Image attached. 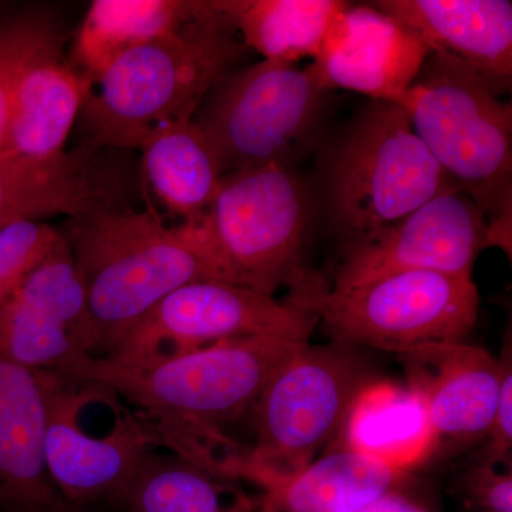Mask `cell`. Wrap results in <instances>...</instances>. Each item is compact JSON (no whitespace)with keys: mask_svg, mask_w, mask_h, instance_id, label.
Segmentation results:
<instances>
[{"mask_svg":"<svg viewBox=\"0 0 512 512\" xmlns=\"http://www.w3.org/2000/svg\"><path fill=\"white\" fill-rule=\"evenodd\" d=\"M400 357L437 444L468 446L487 437L500 394V360L466 342L430 343Z\"/></svg>","mask_w":512,"mask_h":512,"instance_id":"2e32d148","label":"cell"},{"mask_svg":"<svg viewBox=\"0 0 512 512\" xmlns=\"http://www.w3.org/2000/svg\"><path fill=\"white\" fill-rule=\"evenodd\" d=\"M308 342L258 336L120 362L89 357L66 377L99 384L140 409L158 443L214 477L237 456L222 427L248 410L286 360Z\"/></svg>","mask_w":512,"mask_h":512,"instance_id":"6da1fadb","label":"cell"},{"mask_svg":"<svg viewBox=\"0 0 512 512\" xmlns=\"http://www.w3.org/2000/svg\"><path fill=\"white\" fill-rule=\"evenodd\" d=\"M218 6L171 35L116 57L80 110L86 146L141 150L160 128L194 119L202 100L247 47Z\"/></svg>","mask_w":512,"mask_h":512,"instance_id":"7a4b0ae2","label":"cell"},{"mask_svg":"<svg viewBox=\"0 0 512 512\" xmlns=\"http://www.w3.org/2000/svg\"><path fill=\"white\" fill-rule=\"evenodd\" d=\"M117 498L123 504L119 512H256L259 507L194 464L157 460L153 454Z\"/></svg>","mask_w":512,"mask_h":512,"instance_id":"d4e9b609","label":"cell"},{"mask_svg":"<svg viewBox=\"0 0 512 512\" xmlns=\"http://www.w3.org/2000/svg\"><path fill=\"white\" fill-rule=\"evenodd\" d=\"M103 387L52 372L45 433L47 474L70 508L120 497L158 441L138 416L123 410L103 437L80 427V412Z\"/></svg>","mask_w":512,"mask_h":512,"instance_id":"7c38bea8","label":"cell"},{"mask_svg":"<svg viewBox=\"0 0 512 512\" xmlns=\"http://www.w3.org/2000/svg\"><path fill=\"white\" fill-rule=\"evenodd\" d=\"M431 53L473 67L501 93L512 79V3L508 0H379L372 3Z\"/></svg>","mask_w":512,"mask_h":512,"instance_id":"ac0fdd59","label":"cell"},{"mask_svg":"<svg viewBox=\"0 0 512 512\" xmlns=\"http://www.w3.org/2000/svg\"><path fill=\"white\" fill-rule=\"evenodd\" d=\"M63 234V232H62ZM97 332V355H113L170 293L217 279L180 224L119 202L67 218L66 234ZM218 281V279H217Z\"/></svg>","mask_w":512,"mask_h":512,"instance_id":"3957f363","label":"cell"},{"mask_svg":"<svg viewBox=\"0 0 512 512\" xmlns=\"http://www.w3.org/2000/svg\"><path fill=\"white\" fill-rule=\"evenodd\" d=\"M60 238L62 232L43 221H16L0 228V312Z\"/></svg>","mask_w":512,"mask_h":512,"instance_id":"484cf974","label":"cell"},{"mask_svg":"<svg viewBox=\"0 0 512 512\" xmlns=\"http://www.w3.org/2000/svg\"><path fill=\"white\" fill-rule=\"evenodd\" d=\"M311 198L289 165L271 164L224 175L210 207L180 224L218 281L293 301L322 292L302 268Z\"/></svg>","mask_w":512,"mask_h":512,"instance_id":"277c9868","label":"cell"},{"mask_svg":"<svg viewBox=\"0 0 512 512\" xmlns=\"http://www.w3.org/2000/svg\"><path fill=\"white\" fill-rule=\"evenodd\" d=\"M207 6L208 0H96L77 33L72 63L92 87L116 57L177 32Z\"/></svg>","mask_w":512,"mask_h":512,"instance_id":"44dd1931","label":"cell"},{"mask_svg":"<svg viewBox=\"0 0 512 512\" xmlns=\"http://www.w3.org/2000/svg\"><path fill=\"white\" fill-rule=\"evenodd\" d=\"M97 150L83 146L47 161L0 156V228L16 221L77 217L117 201L110 177L96 161Z\"/></svg>","mask_w":512,"mask_h":512,"instance_id":"d6986e66","label":"cell"},{"mask_svg":"<svg viewBox=\"0 0 512 512\" xmlns=\"http://www.w3.org/2000/svg\"><path fill=\"white\" fill-rule=\"evenodd\" d=\"M318 323V315L305 303L282 302L244 286L205 279L170 293L113 355L104 357L143 362L258 336L309 342Z\"/></svg>","mask_w":512,"mask_h":512,"instance_id":"30bf717a","label":"cell"},{"mask_svg":"<svg viewBox=\"0 0 512 512\" xmlns=\"http://www.w3.org/2000/svg\"><path fill=\"white\" fill-rule=\"evenodd\" d=\"M404 474L352 448L336 446L298 474L265 488L282 512H356L394 491Z\"/></svg>","mask_w":512,"mask_h":512,"instance_id":"603a6c76","label":"cell"},{"mask_svg":"<svg viewBox=\"0 0 512 512\" xmlns=\"http://www.w3.org/2000/svg\"><path fill=\"white\" fill-rule=\"evenodd\" d=\"M336 343L399 355L441 342H464L480 308L473 276L406 271L308 302Z\"/></svg>","mask_w":512,"mask_h":512,"instance_id":"9c48e42d","label":"cell"},{"mask_svg":"<svg viewBox=\"0 0 512 512\" xmlns=\"http://www.w3.org/2000/svg\"><path fill=\"white\" fill-rule=\"evenodd\" d=\"M52 372H37L0 352V511L67 512L45 463Z\"/></svg>","mask_w":512,"mask_h":512,"instance_id":"e0dca14e","label":"cell"},{"mask_svg":"<svg viewBox=\"0 0 512 512\" xmlns=\"http://www.w3.org/2000/svg\"><path fill=\"white\" fill-rule=\"evenodd\" d=\"M328 93L306 67L262 60L225 74L192 123L207 138L222 175L289 165L315 133Z\"/></svg>","mask_w":512,"mask_h":512,"instance_id":"ba28073f","label":"cell"},{"mask_svg":"<svg viewBox=\"0 0 512 512\" xmlns=\"http://www.w3.org/2000/svg\"><path fill=\"white\" fill-rule=\"evenodd\" d=\"M473 67L431 53L400 106L457 191L487 224L511 220L512 109Z\"/></svg>","mask_w":512,"mask_h":512,"instance_id":"5b68a950","label":"cell"},{"mask_svg":"<svg viewBox=\"0 0 512 512\" xmlns=\"http://www.w3.org/2000/svg\"><path fill=\"white\" fill-rule=\"evenodd\" d=\"M372 380L355 348L309 342L286 360L256 400L255 446L229 461L227 478L271 487L338 439L357 394Z\"/></svg>","mask_w":512,"mask_h":512,"instance_id":"52a82bcc","label":"cell"},{"mask_svg":"<svg viewBox=\"0 0 512 512\" xmlns=\"http://www.w3.org/2000/svg\"><path fill=\"white\" fill-rule=\"evenodd\" d=\"M256 512H282V511H279L278 508H276L275 505L271 503V501H268V500H266V498H264V500H262L261 503H259V507H258V510H256Z\"/></svg>","mask_w":512,"mask_h":512,"instance_id":"4dcf8cb0","label":"cell"},{"mask_svg":"<svg viewBox=\"0 0 512 512\" xmlns=\"http://www.w3.org/2000/svg\"><path fill=\"white\" fill-rule=\"evenodd\" d=\"M501 362V384L497 409L487 437V453L484 460L488 463H507L512 446V367L511 348L503 350Z\"/></svg>","mask_w":512,"mask_h":512,"instance_id":"83f0119b","label":"cell"},{"mask_svg":"<svg viewBox=\"0 0 512 512\" xmlns=\"http://www.w3.org/2000/svg\"><path fill=\"white\" fill-rule=\"evenodd\" d=\"M356 512H427L419 505L407 500L403 495L397 494L396 491L382 495L376 498L372 503L367 504L362 510Z\"/></svg>","mask_w":512,"mask_h":512,"instance_id":"f546056e","label":"cell"},{"mask_svg":"<svg viewBox=\"0 0 512 512\" xmlns=\"http://www.w3.org/2000/svg\"><path fill=\"white\" fill-rule=\"evenodd\" d=\"M485 247L483 211L463 192H444L392 227L349 245L333 289L355 288L406 271L473 276Z\"/></svg>","mask_w":512,"mask_h":512,"instance_id":"5bb4252c","label":"cell"},{"mask_svg":"<svg viewBox=\"0 0 512 512\" xmlns=\"http://www.w3.org/2000/svg\"><path fill=\"white\" fill-rule=\"evenodd\" d=\"M336 440V446L352 448L403 474L439 446L419 397L409 387L386 380L363 386Z\"/></svg>","mask_w":512,"mask_h":512,"instance_id":"ffe728a7","label":"cell"},{"mask_svg":"<svg viewBox=\"0 0 512 512\" xmlns=\"http://www.w3.org/2000/svg\"><path fill=\"white\" fill-rule=\"evenodd\" d=\"M140 151L148 190L168 214L187 224L207 211L224 175L192 120L160 128Z\"/></svg>","mask_w":512,"mask_h":512,"instance_id":"7402d4cb","label":"cell"},{"mask_svg":"<svg viewBox=\"0 0 512 512\" xmlns=\"http://www.w3.org/2000/svg\"><path fill=\"white\" fill-rule=\"evenodd\" d=\"M457 191L397 103L370 100L329 154L323 200L336 231L356 244L431 198Z\"/></svg>","mask_w":512,"mask_h":512,"instance_id":"8992f818","label":"cell"},{"mask_svg":"<svg viewBox=\"0 0 512 512\" xmlns=\"http://www.w3.org/2000/svg\"><path fill=\"white\" fill-rule=\"evenodd\" d=\"M8 154L47 161L63 156L90 83L64 52V39L45 12L3 13Z\"/></svg>","mask_w":512,"mask_h":512,"instance_id":"8fae6325","label":"cell"},{"mask_svg":"<svg viewBox=\"0 0 512 512\" xmlns=\"http://www.w3.org/2000/svg\"><path fill=\"white\" fill-rule=\"evenodd\" d=\"M460 498L468 512H512L511 471L480 461L461 481Z\"/></svg>","mask_w":512,"mask_h":512,"instance_id":"4316f807","label":"cell"},{"mask_svg":"<svg viewBox=\"0 0 512 512\" xmlns=\"http://www.w3.org/2000/svg\"><path fill=\"white\" fill-rule=\"evenodd\" d=\"M9 99L5 70V35L3 13H0V156L8 154Z\"/></svg>","mask_w":512,"mask_h":512,"instance_id":"f1b7e54d","label":"cell"},{"mask_svg":"<svg viewBox=\"0 0 512 512\" xmlns=\"http://www.w3.org/2000/svg\"><path fill=\"white\" fill-rule=\"evenodd\" d=\"M430 55L420 40L382 10L349 3L306 70L328 92L349 90L399 104Z\"/></svg>","mask_w":512,"mask_h":512,"instance_id":"9a60e30c","label":"cell"},{"mask_svg":"<svg viewBox=\"0 0 512 512\" xmlns=\"http://www.w3.org/2000/svg\"><path fill=\"white\" fill-rule=\"evenodd\" d=\"M0 352L64 376L97 355L96 326L63 234L0 312Z\"/></svg>","mask_w":512,"mask_h":512,"instance_id":"4fadbf2b","label":"cell"},{"mask_svg":"<svg viewBox=\"0 0 512 512\" xmlns=\"http://www.w3.org/2000/svg\"><path fill=\"white\" fill-rule=\"evenodd\" d=\"M241 42L264 60L295 64L315 59L342 0H217Z\"/></svg>","mask_w":512,"mask_h":512,"instance_id":"cb8c5ba5","label":"cell"}]
</instances>
